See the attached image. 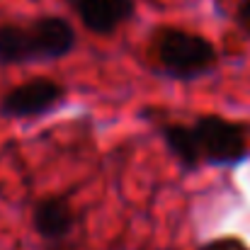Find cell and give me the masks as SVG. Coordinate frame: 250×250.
Here are the masks:
<instances>
[{
  "label": "cell",
  "mask_w": 250,
  "mask_h": 250,
  "mask_svg": "<svg viewBox=\"0 0 250 250\" xmlns=\"http://www.w3.org/2000/svg\"><path fill=\"white\" fill-rule=\"evenodd\" d=\"M66 85L46 78L34 76L24 83L10 87L0 97V117L2 119H37L44 114H51L66 102Z\"/></svg>",
  "instance_id": "3957f363"
},
{
  "label": "cell",
  "mask_w": 250,
  "mask_h": 250,
  "mask_svg": "<svg viewBox=\"0 0 250 250\" xmlns=\"http://www.w3.org/2000/svg\"><path fill=\"white\" fill-rule=\"evenodd\" d=\"M29 46H27V27L15 22L0 24V66H27Z\"/></svg>",
  "instance_id": "ba28073f"
},
{
  "label": "cell",
  "mask_w": 250,
  "mask_h": 250,
  "mask_svg": "<svg viewBox=\"0 0 250 250\" xmlns=\"http://www.w3.org/2000/svg\"><path fill=\"white\" fill-rule=\"evenodd\" d=\"M151 61L158 78L194 83L219 68V51L209 37L166 24L151 37Z\"/></svg>",
  "instance_id": "6da1fadb"
},
{
  "label": "cell",
  "mask_w": 250,
  "mask_h": 250,
  "mask_svg": "<svg viewBox=\"0 0 250 250\" xmlns=\"http://www.w3.org/2000/svg\"><path fill=\"white\" fill-rule=\"evenodd\" d=\"M204 167H236L248 158L246 126L221 114H199L192 122Z\"/></svg>",
  "instance_id": "7a4b0ae2"
},
{
  "label": "cell",
  "mask_w": 250,
  "mask_h": 250,
  "mask_svg": "<svg viewBox=\"0 0 250 250\" xmlns=\"http://www.w3.org/2000/svg\"><path fill=\"white\" fill-rule=\"evenodd\" d=\"M197 250H250L246 241L236 238V236H224V238H211L207 243H202Z\"/></svg>",
  "instance_id": "9c48e42d"
},
{
  "label": "cell",
  "mask_w": 250,
  "mask_h": 250,
  "mask_svg": "<svg viewBox=\"0 0 250 250\" xmlns=\"http://www.w3.org/2000/svg\"><path fill=\"white\" fill-rule=\"evenodd\" d=\"M161 141L170 153V158L177 163L182 172H197L202 170V158H199V148H197V139L192 131V124H182V122H166L158 126Z\"/></svg>",
  "instance_id": "52a82bcc"
},
{
  "label": "cell",
  "mask_w": 250,
  "mask_h": 250,
  "mask_svg": "<svg viewBox=\"0 0 250 250\" xmlns=\"http://www.w3.org/2000/svg\"><path fill=\"white\" fill-rule=\"evenodd\" d=\"M46 250H71V248H66L63 243H54V246H49Z\"/></svg>",
  "instance_id": "8fae6325"
},
{
  "label": "cell",
  "mask_w": 250,
  "mask_h": 250,
  "mask_svg": "<svg viewBox=\"0 0 250 250\" xmlns=\"http://www.w3.org/2000/svg\"><path fill=\"white\" fill-rule=\"evenodd\" d=\"M32 226L44 243H63L76 229V211L71 199L66 194H49L37 199L32 209Z\"/></svg>",
  "instance_id": "8992f818"
},
{
  "label": "cell",
  "mask_w": 250,
  "mask_h": 250,
  "mask_svg": "<svg viewBox=\"0 0 250 250\" xmlns=\"http://www.w3.org/2000/svg\"><path fill=\"white\" fill-rule=\"evenodd\" d=\"M87 32L112 37L136 15V0H63Z\"/></svg>",
  "instance_id": "5b68a950"
},
{
  "label": "cell",
  "mask_w": 250,
  "mask_h": 250,
  "mask_svg": "<svg viewBox=\"0 0 250 250\" xmlns=\"http://www.w3.org/2000/svg\"><path fill=\"white\" fill-rule=\"evenodd\" d=\"M233 22H236V27L250 39V0H241V2H238L236 15H233Z\"/></svg>",
  "instance_id": "30bf717a"
},
{
  "label": "cell",
  "mask_w": 250,
  "mask_h": 250,
  "mask_svg": "<svg viewBox=\"0 0 250 250\" xmlns=\"http://www.w3.org/2000/svg\"><path fill=\"white\" fill-rule=\"evenodd\" d=\"M24 27L29 63H54L78 49V32L63 15H39Z\"/></svg>",
  "instance_id": "277c9868"
}]
</instances>
